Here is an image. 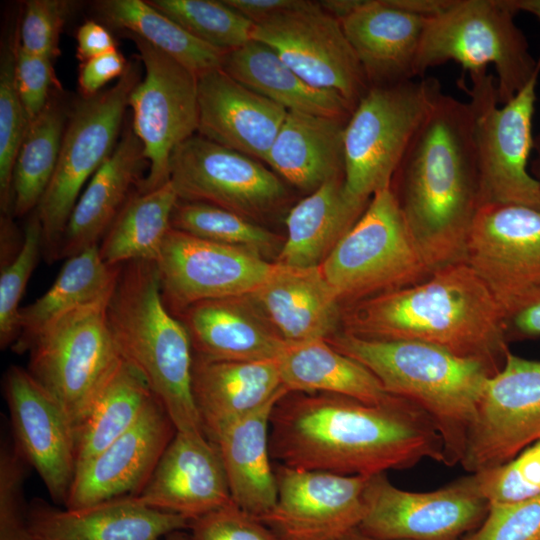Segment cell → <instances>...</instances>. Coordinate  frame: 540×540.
Returning <instances> with one entry per match:
<instances>
[{
  "label": "cell",
  "instance_id": "f907efd6",
  "mask_svg": "<svg viewBox=\"0 0 540 540\" xmlns=\"http://www.w3.org/2000/svg\"><path fill=\"white\" fill-rule=\"evenodd\" d=\"M503 328L508 343L540 337V287L503 306Z\"/></svg>",
  "mask_w": 540,
  "mask_h": 540
},
{
  "label": "cell",
  "instance_id": "9a60e30c",
  "mask_svg": "<svg viewBox=\"0 0 540 540\" xmlns=\"http://www.w3.org/2000/svg\"><path fill=\"white\" fill-rule=\"evenodd\" d=\"M169 181L179 200L213 204L250 220L277 211L288 198L280 177L259 160L199 134L173 151Z\"/></svg>",
  "mask_w": 540,
  "mask_h": 540
},
{
  "label": "cell",
  "instance_id": "60d3db41",
  "mask_svg": "<svg viewBox=\"0 0 540 540\" xmlns=\"http://www.w3.org/2000/svg\"><path fill=\"white\" fill-rule=\"evenodd\" d=\"M199 40L221 51L252 40L253 23L224 0H149Z\"/></svg>",
  "mask_w": 540,
  "mask_h": 540
},
{
  "label": "cell",
  "instance_id": "681fc988",
  "mask_svg": "<svg viewBox=\"0 0 540 540\" xmlns=\"http://www.w3.org/2000/svg\"><path fill=\"white\" fill-rule=\"evenodd\" d=\"M15 76L20 98L32 121L47 105L51 88H60L54 73L53 60L28 52L18 44Z\"/></svg>",
  "mask_w": 540,
  "mask_h": 540
},
{
  "label": "cell",
  "instance_id": "5b68a950",
  "mask_svg": "<svg viewBox=\"0 0 540 540\" xmlns=\"http://www.w3.org/2000/svg\"><path fill=\"white\" fill-rule=\"evenodd\" d=\"M106 314L121 358L144 378L176 430L204 432L192 392L191 340L163 301L155 262L121 265Z\"/></svg>",
  "mask_w": 540,
  "mask_h": 540
},
{
  "label": "cell",
  "instance_id": "bcb514c9",
  "mask_svg": "<svg viewBox=\"0 0 540 540\" xmlns=\"http://www.w3.org/2000/svg\"><path fill=\"white\" fill-rule=\"evenodd\" d=\"M75 4L67 0L26 1L18 29L20 46L54 60L60 54V35Z\"/></svg>",
  "mask_w": 540,
  "mask_h": 540
},
{
  "label": "cell",
  "instance_id": "c3c4849f",
  "mask_svg": "<svg viewBox=\"0 0 540 540\" xmlns=\"http://www.w3.org/2000/svg\"><path fill=\"white\" fill-rule=\"evenodd\" d=\"M190 540H282L233 501L190 521Z\"/></svg>",
  "mask_w": 540,
  "mask_h": 540
},
{
  "label": "cell",
  "instance_id": "d6a6232c",
  "mask_svg": "<svg viewBox=\"0 0 540 540\" xmlns=\"http://www.w3.org/2000/svg\"><path fill=\"white\" fill-rule=\"evenodd\" d=\"M221 69L287 111L346 119L353 111L341 95L311 86L271 47L256 40L226 52Z\"/></svg>",
  "mask_w": 540,
  "mask_h": 540
},
{
  "label": "cell",
  "instance_id": "f5cc1de1",
  "mask_svg": "<svg viewBox=\"0 0 540 540\" xmlns=\"http://www.w3.org/2000/svg\"><path fill=\"white\" fill-rule=\"evenodd\" d=\"M76 57L82 63L117 50V44L104 24L94 20L84 22L76 32Z\"/></svg>",
  "mask_w": 540,
  "mask_h": 540
},
{
  "label": "cell",
  "instance_id": "44dd1931",
  "mask_svg": "<svg viewBox=\"0 0 540 540\" xmlns=\"http://www.w3.org/2000/svg\"><path fill=\"white\" fill-rule=\"evenodd\" d=\"M176 431L154 397L130 429L76 470L64 507L77 509L138 495Z\"/></svg>",
  "mask_w": 540,
  "mask_h": 540
},
{
  "label": "cell",
  "instance_id": "f1b7e54d",
  "mask_svg": "<svg viewBox=\"0 0 540 540\" xmlns=\"http://www.w3.org/2000/svg\"><path fill=\"white\" fill-rule=\"evenodd\" d=\"M148 164L141 141L128 127L78 198L62 235L57 259L69 258L100 241L138 188Z\"/></svg>",
  "mask_w": 540,
  "mask_h": 540
},
{
  "label": "cell",
  "instance_id": "83f0119b",
  "mask_svg": "<svg viewBox=\"0 0 540 540\" xmlns=\"http://www.w3.org/2000/svg\"><path fill=\"white\" fill-rule=\"evenodd\" d=\"M245 298L200 301L176 316L187 329L194 356L224 361L277 359L286 341Z\"/></svg>",
  "mask_w": 540,
  "mask_h": 540
},
{
  "label": "cell",
  "instance_id": "db71d44e",
  "mask_svg": "<svg viewBox=\"0 0 540 540\" xmlns=\"http://www.w3.org/2000/svg\"><path fill=\"white\" fill-rule=\"evenodd\" d=\"M253 24L296 7L301 0H224Z\"/></svg>",
  "mask_w": 540,
  "mask_h": 540
},
{
  "label": "cell",
  "instance_id": "ba28073f",
  "mask_svg": "<svg viewBox=\"0 0 540 540\" xmlns=\"http://www.w3.org/2000/svg\"><path fill=\"white\" fill-rule=\"evenodd\" d=\"M441 92L434 78L370 86L344 130L347 193L368 203L391 186L415 133Z\"/></svg>",
  "mask_w": 540,
  "mask_h": 540
},
{
  "label": "cell",
  "instance_id": "7a4b0ae2",
  "mask_svg": "<svg viewBox=\"0 0 540 540\" xmlns=\"http://www.w3.org/2000/svg\"><path fill=\"white\" fill-rule=\"evenodd\" d=\"M406 223L433 272L464 261L478 208L474 120L469 102L442 91L411 140L392 182Z\"/></svg>",
  "mask_w": 540,
  "mask_h": 540
},
{
  "label": "cell",
  "instance_id": "91938a15",
  "mask_svg": "<svg viewBox=\"0 0 540 540\" xmlns=\"http://www.w3.org/2000/svg\"><path fill=\"white\" fill-rule=\"evenodd\" d=\"M539 59H540V56H539Z\"/></svg>",
  "mask_w": 540,
  "mask_h": 540
},
{
  "label": "cell",
  "instance_id": "30bf717a",
  "mask_svg": "<svg viewBox=\"0 0 540 540\" xmlns=\"http://www.w3.org/2000/svg\"><path fill=\"white\" fill-rule=\"evenodd\" d=\"M138 62L110 88L71 107L59 159L50 184L36 208L42 227V253L57 260L58 247L83 187L114 151L129 97L141 80Z\"/></svg>",
  "mask_w": 540,
  "mask_h": 540
},
{
  "label": "cell",
  "instance_id": "4dcf8cb0",
  "mask_svg": "<svg viewBox=\"0 0 540 540\" xmlns=\"http://www.w3.org/2000/svg\"><path fill=\"white\" fill-rule=\"evenodd\" d=\"M276 403L208 436L219 452L232 501L256 517L267 513L277 500L269 446L270 417Z\"/></svg>",
  "mask_w": 540,
  "mask_h": 540
},
{
  "label": "cell",
  "instance_id": "6da1fadb",
  "mask_svg": "<svg viewBox=\"0 0 540 540\" xmlns=\"http://www.w3.org/2000/svg\"><path fill=\"white\" fill-rule=\"evenodd\" d=\"M271 458L302 470L372 476L424 459L444 464V446L432 419L396 397L368 404L336 394L289 392L270 417Z\"/></svg>",
  "mask_w": 540,
  "mask_h": 540
},
{
  "label": "cell",
  "instance_id": "b9f144b4",
  "mask_svg": "<svg viewBox=\"0 0 540 540\" xmlns=\"http://www.w3.org/2000/svg\"><path fill=\"white\" fill-rule=\"evenodd\" d=\"M18 44L17 29L2 43L0 56V207L1 215L10 216L14 163L30 124L16 83L15 58Z\"/></svg>",
  "mask_w": 540,
  "mask_h": 540
},
{
  "label": "cell",
  "instance_id": "ffe728a7",
  "mask_svg": "<svg viewBox=\"0 0 540 540\" xmlns=\"http://www.w3.org/2000/svg\"><path fill=\"white\" fill-rule=\"evenodd\" d=\"M12 441L64 506L76 473L74 426L61 405L26 368L10 365L3 376Z\"/></svg>",
  "mask_w": 540,
  "mask_h": 540
},
{
  "label": "cell",
  "instance_id": "7bdbcfd3",
  "mask_svg": "<svg viewBox=\"0 0 540 540\" xmlns=\"http://www.w3.org/2000/svg\"><path fill=\"white\" fill-rule=\"evenodd\" d=\"M42 253V227L37 213L31 215L22 245L0 272V347H12L19 336L20 301Z\"/></svg>",
  "mask_w": 540,
  "mask_h": 540
},
{
  "label": "cell",
  "instance_id": "9f6ffc18",
  "mask_svg": "<svg viewBox=\"0 0 540 540\" xmlns=\"http://www.w3.org/2000/svg\"><path fill=\"white\" fill-rule=\"evenodd\" d=\"M533 149L536 151V159L532 164V175L540 185V134L534 138Z\"/></svg>",
  "mask_w": 540,
  "mask_h": 540
},
{
  "label": "cell",
  "instance_id": "8fae6325",
  "mask_svg": "<svg viewBox=\"0 0 540 540\" xmlns=\"http://www.w3.org/2000/svg\"><path fill=\"white\" fill-rule=\"evenodd\" d=\"M108 301L66 314L27 350V371L61 405L74 430L121 360L107 322Z\"/></svg>",
  "mask_w": 540,
  "mask_h": 540
},
{
  "label": "cell",
  "instance_id": "74e56055",
  "mask_svg": "<svg viewBox=\"0 0 540 540\" xmlns=\"http://www.w3.org/2000/svg\"><path fill=\"white\" fill-rule=\"evenodd\" d=\"M179 198L170 181L128 199L102 240L99 253L109 266L157 259Z\"/></svg>",
  "mask_w": 540,
  "mask_h": 540
},
{
  "label": "cell",
  "instance_id": "11a10c76",
  "mask_svg": "<svg viewBox=\"0 0 540 540\" xmlns=\"http://www.w3.org/2000/svg\"><path fill=\"white\" fill-rule=\"evenodd\" d=\"M510 7L517 12H526L540 21V0H507Z\"/></svg>",
  "mask_w": 540,
  "mask_h": 540
},
{
  "label": "cell",
  "instance_id": "7dc6e473",
  "mask_svg": "<svg viewBox=\"0 0 540 540\" xmlns=\"http://www.w3.org/2000/svg\"><path fill=\"white\" fill-rule=\"evenodd\" d=\"M461 540H540V495L489 505L485 519Z\"/></svg>",
  "mask_w": 540,
  "mask_h": 540
},
{
  "label": "cell",
  "instance_id": "603a6c76",
  "mask_svg": "<svg viewBox=\"0 0 540 540\" xmlns=\"http://www.w3.org/2000/svg\"><path fill=\"white\" fill-rule=\"evenodd\" d=\"M197 92V134L265 161L288 111L241 84L221 68L200 75Z\"/></svg>",
  "mask_w": 540,
  "mask_h": 540
},
{
  "label": "cell",
  "instance_id": "816d5d0a",
  "mask_svg": "<svg viewBox=\"0 0 540 540\" xmlns=\"http://www.w3.org/2000/svg\"><path fill=\"white\" fill-rule=\"evenodd\" d=\"M128 65L118 49L82 62L78 71L81 97L90 98L100 93L107 83L121 78Z\"/></svg>",
  "mask_w": 540,
  "mask_h": 540
},
{
  "label": "cell",
  "instance_id": "3957f363",
  "mask_svg": "<svg viewBox=\"0 0 540 540\" xmlns=\"http://www.w3.org/2000/svg\"><path fill=\"white\" fill-rule=\"evenodd\" d=\"M345 331L376 340H412L484 364L495 375L509 350L503 308L464 261L424 281L347 306Z\"/></svg>",
  "mask_w": 540,
  "mask_h": 540
},
{
  "label": "cell",
  "instance_id": "ab89813d",
  "mask_svg": "<svg viewBox=\"0 0 540 540\" xmlns=\"http://www.w3.org/2000/svg\"><path fill=\"white\" fill-rule=\"evenodd\" d=\"M171 228L212 242L249 248L262 256L279 244L276 234L252 220L205 202L178 200Z\"/></svg>",
  "mask_w": 540,
  "mask_h": 540
},
{
  "label": "cell",
  "instance_id": "cb8c5ba5",
  "mask_svg": "<svg viewBox=\"0 0 540 540\" xmlns=\"http://www.w3.org/2000/svg\"><path fill=\"white\" fill-rule=\"evenodd\" d=\"M189 523L184 516L146 506L135 495L77 509L34 499L27 510L33 540H159Z\"/></svg>",
  "mask_w": 540,
  "mask_h": 540
},
{
  "label": "cell",
  "instance_id": "680465c9",
  "mask_svg": "<svg viewBox=\"0 0 540 540\" xmlns=\"http://www.w3.org/2000/svg\"><path fill=\"white\" fill-rule=\"evenodd\" d=\"M165 540H190V536L184 530H180L168 534Z\"/></svg>",
  "mask_w": 540,
  "mask_h": 540
},
{
  "label": "cell",
  "instance_id": "6f0895ef",
  "mask_svg": "<svg viewBox=\"0 0 540 540\" xmlns=\"http://www.w3.org/2000/svg\"><path fill=\"white\" fill-rule=\"evenodd\" d=\"M338 540H382V539L368 536L364 534L363 532H361L358 528H356V529L351 530L350 532H348L347 534H345Z\"/></svg>",
  "mask_w": 540,
  "mask_h": 540
},
{
  "label": "cell",
  "instance_id": "1f68e13d",
  "mask_svg": "<svg viewBox=\"0 0 540 540\" xmlns=\"http://www.w3.org/2000/svg\"><path fill=\"white\" fill-rule=\"evenodd\" d=\"M368 203L357 201L347 193L344 176L324 183L288 212L287 237L276 263L300 268L320 266L358 221Z\"/></svg>",
  "mask_w": 540,
  "mask_h": 540
},
{
  "label": "cell",
  "instance_id": "d590c367",
  "mask_svg": "<svg viewBox=\"0 0 540 540\" xmlns=\"http://www.w3.org/2000/svg\"><path fill=\"white\" fill-rule=\"evenodd\" d=\"M155 396L121 358L75 427L76 470L130 429Z\"/></svg>",
  "mask_w": 540,
  "mask_h": 540
},
{
  "label": "cell",
  "instance_id": "2e32d148",
  "mask_svg": "<svg viewBox=\"0 0 540 540\" xmlns=\"http://www.w3.org/2000/svg\"><path fill=\"white\" fill-rule=\"evenodd\" d=\"M161 295L175 316L210 299L254 293L271 275L270 263L257 251L201 239L171 228L155 260Z\"/></svg>",
  "mask_w": 540,
  "mask_h": 540
},
{
  "label": "cell",
  "instance_id": "f546056e",
  "mask_svg": "<svg viewBox=\"0 0 540 540\" xmlns=\"http://www.w3.org/2000/svg\"><path fill=\"white\" fill-rule=\"evenodd\" d=\"M348 119L288 111L264 162L300 190L315 191L344 176Z\"/></svg>",
  "mask_w": 540,
  "mask_h": 540
},
{
  "label": "cell",
  "instance_id": "d6986e66",
  "mask_svg": "<svg viewBox=\"0 0 540 540\" xmlns=\"http://www.w3.org/2000/svg\"><path fill=\"white\" fill-rule=\"evenodd\" d=\"M464 262L502 308L540 287V209L512 203L479 206L467 235Z\"/></svg>",
  "mask_w": 540,
  "mask_h": 540
},
{
  "label": "cell",
  "instance_id": "7402d4cb",
  "mask_svg": "<svg viewBox=\"0 0 540 540\" xmlns=\"http://www.w3.org/2000/svg\"><path fill=\"white\" fill-rule=\"evenodd\" d=\"M136 496L148 507L189 521L232 501L217 447L203 431H176Z\"/></svg>",
  "mask_w": 540,
  "mask_h": 540
},
{
  "label": "cell",
  "instance_id": "f6af8a7d",
  "mask_svg": "<svg viewBox=\"0 0 540 540\" xmlns=\"http://www.w3.org/2000/svg\"><path fill=\"white\" fill-rule=\"evenodd\" d=\"M28 467L13 441L5 439L0 448V540H33L23 493Z\"/></svg>",
  "mask_w": 540,
  "mask_h": 540
},
{
  "label": "cell",
  "instance_id": "4fadbf2b",
  "mask_svg": "<svg viewBox=\"0 0 540 540\" xmlns=\"http://www.w3.org/2000/svg\"><path fill=\"white\" fill-rule=\"evenodd\" d=\"M251 36L271 47L308 84L338 93L353 110L370 88L340 20L319 2L301 0L253 24Z\"/></svg>",
  "mask_w": 540,
  "mask_h": 540
},
{
  "label": "cell",
  "instance_id": "7c38bea8",
  "mask_svg": "<svg viewBox=\"0 0 540 540\" xmlns=\"http://www.w3.org/2000/svg\"><path fill=\"white\" fill-rule=\"evenodd\" d=\"M127 35L135 43L144 68L128 107L133 113L131 127L148 162V173L137 188L145 193L169 181L173 151L198 132V77L140 37Z\"/></svg>",
  "mask_w": 540,
  "mask_h": 540
},
{
  "label": "cell",
  "instance_id": "277c9868",
  "mask_svg": "<svg viewBox=\"0 0 540 540\" xmlns=\"http://www.w3.org/2000/svg\"><path fill=\"white\" fill-rule=\"evenodd\" d=\"M326 341L366 367L387 393L425 411L443 440L444 464L461 462L483 391L493 376L484 364L412 340L366 339L344 331Z\"/></svg>",
  "mask_w": 540,
  "mask_h": 540
},
{
  "label": "cell",
  "instance_id": "8d00e7d4",
  "mask_svg": "<svg viewBox=\"0 0 540 540\" xmlns=\"http://www.w3.org/2000/svg\"><path fill=\"white\" fill-rule=\"evenodd\" d=\"M94 11L105 26L140 37L197 77L221 68L226 52L199 40L148 1L100 0Z\"/></svg>",
  "mask_w": 540,
  "mask_h": 540
},
{
  "label": "cell",
  "instance_id": "5bb4252c",
  "mask_svg": "<svg viewBox=\"0 0 540 540\" xmlns=\"http://www.w3.org/2000/svg\"><path fill=\"white\" fill-rule=\"evenodd\" d=\"M365 502L358 529L382 540H461L489 509L472 474L429 492L406 491L385 473L375 474L368 478Z\"/></svg>",
  "mask_w": 540,
  "mask_h": 540
},
{
  "label": "cell",
  "instance_id": "f35d334b",
  "mask_svg": "<svg viewBox=\"0 0 540 540\" xmlns=\"http://www.w3.org/2000/svg\"><path fill=\"white\" fill-rule=\"evenodd\" d=\"M71 107L52 96L32 121L18 151L12 175V216L34 212L41 202L59 159Z\"/></svg>",
  "mask_w": 540,
  "mask_h": 540
},
{
  "label": "cell",
  "instance_id": "836d02e7",
  "mask_svg": "<svg viewBox=\"0 0 540 540\" xmlns=\"http://www.w3.org/2000/svg\"><path fill=\"white\" fill-rule=\"evenodd\" d=\"M276 360L289 392L336 394L368 404H384L396 398L366 367L324 339L286 341Z\"/></svg>",
  "mask_w": 540,
  "mask_h": 540
},
{
  "label": "cell",
  "instance_id": "9c48e42d",
  "mask_svg": "<svg viewBox=\"0 0 540 540\" xmlns=\"http://www.w3.org/2000/svg\"><path fill=\"white\" fill-rule=\"evenodd\" d=\"M539 73L502 106L496 79L487 70L469 73L470 87L459 82L473 113L478 207L512 203L540 209V185L527 169Z\"/></svg>",
  "mask_w": 540,
  "mask_h": 540
},
{
  "label": "cell",
  "instance_id": "e575fe53",
  "mask_svg": "<svg viewBox=\"0 0 540 540\" xmlns=\"http://www.w3.org/2000/svg\"><path fill=\"white\" fill-rule=\"evenodd\" d=\"M120 267L107 265L100 256L98 245L67 258L51 287L20 309L19 336L12 350L18 354L26 353L42 331L66 314L85 305L109 300Z\"/></svg>",
  "mask_w": 540,
  "mask_h": 540
},
{
  "label": "cell",
  "instance_id": "ee69618b",
  "mask_svg": "<svg viewBox=\"0 0 540 540\" xmlns=\"http://www.w3.org/2000/svg\"><path fill=\"white\" fill-rule=\"evenodd\" d=\"M472 475L489 505L513 503L540 495V439L509 461Z\"/></svg>",
  "mask_w": 540,
  "mask_h": 540
},
{
  "label": "cell",
  "instance_id": "d4e9b609",
  "mask_svg": "<svg viewBox=\"0 0 540 540\" xmlns=\"http://www.w3.org/2000/svg\"><path fill=\"white\" fill-rule=\"evenodd\" d=\"M429 17L411 13L389 0H361L340 20L370 86L412 80Z\"/></svg>",
  "mask_w": 540,
  "mask_h": 540
},
{
  "label": "cell",
  "instance_id": "e0dca14e",
  "mask_svg": "<svg viewBox=\"0 0 540 540\" xmlns=\"http://www.w3.org/2000/svg\"><path fill=\"white\" fill-rule=\"evenodd\" d=\"M540 439V361L507 351L478 405L460 464L471 474L503 464Z\"/></svg>",
  "mask_w": 540,
  "mask_h": 540
},
{
  "label": "cell",
  "instance_id": "484cf974",
  "mask_svg": "<svg viewBox=\"0 0 540 540\" xmlns=\"http://www.w3.org/2000/svg\"><path fill=\"white\" fill-rule=\"evenodd\" d=\"M192 392L207 437L289 393L276 359L224 361L198 356L193 357Z\"/></svg>",
  "mask_w": 540,
  "mask_h": 540
},
{
  "label": "cell",
  "instance_id": "8992f818",
  "mask_svg": "<svg viewBox=\"0 0 540 540\" xmlns=\"http://www.w3.org/2000/svg\"><path fill=\"white\" fill-rule=\"evenodd\" d=\"M515 14L507 0H453L427 19L416 77L448 61L459 63L469 73L487 70L492 64L499 104L508 102L540 72V59L530 53Z\"/></svg>",
  "mask_w": 540,
  "mask_h": 540
},
{
  "label": "cell",
  "instance_id": "4316f807",
  "mask_svg": "<svg viewBox=\"0 0 540 540\" xmlns=\"http://www.w3.org/2000/svg\"><path fill=\"white\" fill-rule=\"evenodd\" d=\"M248 297L287 342L326 340L337 333L342 319L341 303L320 266L276 263L268 279Z\"/></svg>",
  "mask_w": 540,
  "mask_h": 540
},
{
  "label": "cell",
  "instance_id": "52a82bcc",
  "mask_svg": "<svg viewBox=\"0 0 540 540\" xmlns=\"http://www.w3.org/2000/svg\"><path fill=\"white\" fill-rule=\"evenodd\" d=\"M320 268L348 305L418 284L432 273L391 187L372 196Z\"/></svg>",
  "mask_w": 540,
  "mask_h": 540
},
{
  "label": "cell",
  "instance_id": "ac0fdd59",
  "mask_svg": "<svg viewBox=\"0 0 540 540\" xmlns=\"http://www.w3.org/2000/svg\"><path fill=\"white\" fill-rule=\"evenodd\" d=\"M277 500L259 518L282 540H338L359 527L369 476L302 470L279 464Z\"/></svg>",
  "mask_w": 540,
  "mask_h": 540
}]
</instances>
